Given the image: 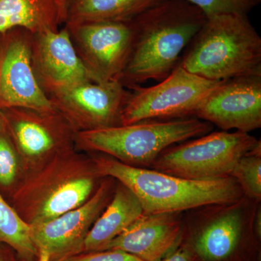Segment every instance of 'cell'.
Instances as JSON below:
<instances>
[{
  "mask_svg": "<svg viewBox=\"0 0 261 261\" xmlns=\"http://www.w3.org/2000/svg\"><path fill=\"white\" fill-rule=\"evenodd\" d=\"M206 19L186 0H163L134 19L132 49L119 82L133 89L149 80H164Z\"/></svg>",
  "mask_w": 261,
  "mask_h": 261,
  "instance_id": "1",
  "label": "cell"
},
{
  "mask_svg": "<svg viewBox=\"0 0 261 261\" xmlns=\"http://www.w3.org/2000/svg\"><path fill=\"white\" fill-rule=\"evenodd\" d=\"M96 174L118 180L140 200L145 214L181 213L240 200L243 192L231 176L191 180L112 159L95 160Z\"/></svg>",
  "mask_w": 261,
  "mask_h": 261,
  "instance_id": "2",
  "label": "cell"
},
{
  "mask_svg": "<svg viewBox=\"0 0 261 261\" xmlns=\"http://www.w3.org/2000/svg\"><path fill=\"white\" fill-rule=\"evenodd\" d=\"M178 65L216 82L261 75V38L247 15L208 17Z\"/></svg>",
  "mask_w": 261,
  "mask_h": 261,
  "instance_id": "3",
  "label": "cell"
},
{
  "mask_svg": "<svg viewBox=\"0 0 261 261\" xmlns=\"http://www.w3.org/2000/svg\"><path fill=\"white\" fill-rule=\"evenodd\" d=\"M212 130L208 122L190 117L80 130L75 139L81 147L102 152L125 164L151 167L165 149Z\"/></svg>",
  "mask_w": 261,
  "mask_h": 261,
  "instance_id": "4",
  "label": "cell"
},
{
  "mask_svg": "<svg viewBox=\"0 0 261 261\" xmlns=\"http://www.w3.org/2000/svg\"><path fill=\"white\" fill-rule=\"evenodd\" d=\"M260 145L249 133L210 132L165 149L151 167L186 179L228 177L239 161Z\"/></svg>",
  "mask_w": 261,
  "mask_h": 261,
  "instance_id": "5",
  "label": "cell"
},
{
  "mask_svg": "<svg viewBox=\"0 0 261 261\" xmlns=\"http://www.w3.org/2000/svg\"><path fill=\"white\" fill-rule=\"evenodd\" d=\"M252 202L244 196L235 202L207 206L197 221L184 229L181 241L197 261L247 260L256 238Z\"/></svg>",
  "mask_w": 261,
  "mask_h": 261,
  "instance_id": "6",
  "label": "cell"
},
{
  "mask_svg": "<svg viewBox=\"0 0 261 261\" xmlns=\"http://www.w3.org/2000/svg\"><path fill=\"white\" fill-rule=\"evenodd\" d=\"M221 82L193 74L178 65L159 84L133 88L122 113L121 125L195 116L202 99Z\"/></svg>",
  "mask_w": 261,
  "mask_h": 261,
  "instance_id": "7",
  "label": "cell"
},
{
  "mask_svg": "<svg viewBox=\"0 0 261 261\" xmlns=\"http://www.w3.org/2000/svg\"><path fill=\"white\" fill-rule=\"evenodd\" d=\"M65 27L94 82H119L132 49L133 20Z\"/></svg>",
  "mask_w": 261,
  "mask_h": 261,
  "instance_id": "8",
  "label": "cell"
},
{
  "mask_svg": "<svg viewBox=\"0 0 261 261\" xmlns=\"http://www.w3.org/2000/svg\"><path fill=\"white\" fill-rule=\"evenodd\" d=\"M32 35L23 29L0 34V109L56 110L34 73Z\"/></svg>",
  "mask_w": 261,
  "mask_h": 261,
  "instance_id": "9",
  "label": "cell"
},
{
  "mask_svg": "<svg viewBox=\"0 0 261 261\" xmlns=\"http://www.w3.org/2000/svg\"><path fill=\"white\" fill-rule=\"evenodd\" d=\"M130 95L121 82L113 81L84 82L48 97L66 120L86 130L121 125Z\"/></svg>",
  "mask_w": 261,
  "mask_h": 261,
  "instance_id": "10",
  "label": "cell"
},
{
  "mask_svg": "<svg viewBox=\"0 0 261 261\" xmlns=\"http://www.w3.org/2000/svg\"><path fill=\"white\" fill-rule=\"evenodd\" d=\"M195 116L223 130L249 133L261 127V75L223 81L199 105Z\"/></svg>",
  "mask_w": 261,
  "mask_h": 261,
  "instance_id": "11",
  "label": "cell"
},
{
  "mask_svg": "<svg viewBox=\"0 0 261 261\" xmlns=\"http://www.w3.org/2000/svg\"><path fill=\"white\" fill-rule=\"evenodd\" d=\"M32 63L38 82L48 97L78 84L94 82L66 27L58 32L33 34Z\"/></svg>",
  "mask_w": 261,
  "mask_h": 261,
  "instance_id": "12",
  "label": "cell"
},
{
  "mask_svg": "<svg viewBox=\"0 0 261 261\" xmlns=\"http://www.w3.org/2000/svg\"><path fill=\"white\" fill-rule=\"evenodd\" d=\"M111 185L104 181L94 195L74 210L56 219L31 225L38 250L50 254L51 261L80 252L84 238L110 200Z\"/></svg>",
  "mask_w": 261,
  "mask_h": 261,
  "instance_id": "13",
  "label": "cell"
},
{
  "mask_svg": "<svg viewBox=\"0 0 261 261\" xmlns=\"http://www.w3.org/2000/svg\"><path fill=\"white\" fill-rule=\"evenodd\" d=\"M57 110L24 108L0 109V120L13 143L29 157H39L68 147L69 130Z\"/></svg>",
  "mask_w": 261,
  "mask_h": 261,
  "instance_id": "14",
  "label": "cell"
},
{
  "mask_svg": "<svg viewBox=\"0 0 261 261\" xmlns=\"http://www.w3.org/2000/svg\"><path fill=\"white\" fill-rule=\"evenodd\" d=\"M179 214L144 213L99 251L121 250L144 261H161L181 242L184 226Z\"/></svg>",
  "mask_w": 261,
  "mask_h": 261,
  "instance_id": "15",
  "label": "cell"
},
{
  "mask_svg": "<svg viewBox=\"0 0 261 261\" xmlns=\"http://www.w3.org/2000/svg\"><path fill=\"white\" fill-rule=\"evenodd\" d=\"M143 214L140 200L129 189L121 184L106 210L89 229L78 253L102 250Z\"/></svg>",
  "mask_w": 261,
  "mask_h": 261,
  "instance_id": "16",
  "label": "cell"
},
{
  "mask_svg": "<svg viewBox=\"0 0 261 261\" xmlns=\"http://www.w3.org/2000/svg\"><path fill=\"white\" fill-rule=\"evenodd\" d=\"M63 23L58 0H0V34L13 29L32 34L58 32Z\"/></svg>",
  "mask_w": 261,
  "mask_h": 261,
  "instance_id": "17",
  "label": "cell"
},
{
  "mask_svg": "<svg viewBox=\"0 0 261 261\" xmlns=\"http://www.w3.org/2000/svg\"><path fill=\"white\" fill-rule=\"evenodd\" d=\"M163 0H73L65 27L99 22L132 21Z\"/></svg>",
  "mask_w": 261,
  "mask_h": 261,
  "instance_id": "18",
  "label": "cell"
},
{
  "mask_svg": "<svg viewBox=\"0 0 261 261\" xmlns=\"http://www.w3.org/2000/svg\"><path fill=\"white\" fill-rule=\"evenodd\" d=\"M94 187L93 178L79 176L65 180L46 195L29 224L44 222L74 210L88 200Z\"/></svg>",
  "mask_w": 261,
  "mask_h": 261,
  "instance_id": "19",
  "label": "cell"
},
{
  "mask_svg": "<svg viewBox=\"0 0 261 261\" xmlns=\"http://www.w3.org/2000/svg\"><path fill=\"white\" fill-rule=\"evenodd\" d=\"M0 244L13 249L21 261H34L39 250L33 242L31 225L0 195Z\"/></svg>",
  "mask_w": 261,
  "mask_h": 261,
  "instance_id": "20",
  "label": "cell"
},
{
  "mask_svg": "<svg viewBox=\"0 0 261 261\" xmlns=\"http://www.w3.org/2000/svg\"><path fill=\"white\" fill-rule=\"evenodd\" d=\"M240 185L243 195L253 202L261 199V145L237 163L231 174Z\"/></svg>",
  "mask_w": 261,
  "mask_h": 261,
  "instance_id": "21",
  "label": "cell"
},
{
  "mask_svg": "<svg viewBox=\"0 0 261 261\" xmlns=\"http://www.w3.org/2000/svg\"><path fill=\"white\" fill-rule=\"evenodd\" d=\"M1 121V120H0ZM18 173V160L15 145L0 122V195L11 194Z\"/></svg>",
  "mask_w": 261,
  "mask_h": 261,
  "instance_id": "22",
  "label": "cell"
},
{
  "mask_svg": "<svg viewBox=\"0 0 261 261\" xmlns=\"http://www.w3.org/2000/svg\"><path fill=\"white\" fill-rule=\"evenodd\" d=\"M203 12L207 18L222 14H243L258 4L260 0H186Z\"/></svg>",
  "mask_w": 261,
  "mask_h": 261,
  "instance_id": "23",
  "label": "cell"
},
{
  "mask_svg": "<svg viewBox=\"0 0 261 261\" xmlns=\"http://www.w3.org/2000/svg\"><path fill=\"white\" fill-rule=\"evenodd\" d=\"M53 261H144L139 257L121 251V250H108L102 251L80 252L74 255H68Z\"/></svg>",
  "mask_w": 261,
  "mask_h": 261,
  "instance_id": "24",
  "label": "cell"
},
{
  "mask_svg": "<svg viewBox=\"0 0 261 261\" xmlns=\"http://www.w3.org/2000/svg\"><path fill=\"white\" fill-rule=\"evenodd\" d=\"M161 261H197L190 247L181 240L177 247Z\"/></svg>",
  "mask_w": 261,
  "mask_h": 261,
  "instance_id": "25",
  "label": "cell"
},
{
  "mask_svg": "<svg viewBox=\"0 0 261 261\" xmlns=\"http://www.w3.org/2000/svg\"><path fill=\"white\" fill-rule=\"evenodd\" d=\"M0 261H21L13 249L0 244Z\"/></svg>",
  "mask_w": 261,
  "mask_h": 261,
  "instance_id": "26",
  "label": "cell"
},
{
  "mask_svg": "<svg viewBox=\"0 0 261 261\" xmlns=\"http://www.w3.org/2000/svg\"><path fill=\"white\" fill-rule=\"evenodd\" d=\"M253 231L257 240H260L261 238V211L260 207L255 209L253 216Z\"/></svg>",
  "mask_w": 261,
  "mask_h": 261,
  "instance_id": "27",
  "label": "cell"
},
{
  "mask_svg": "<svg viewBox=\"0 0 261 261\" xmlns=\"http://www.w3.org/2000/svg\"><path fill=\"white\" fill-rule=\"evenodd\" d=\"M37 261H51L50 254L44 249H39Z\"/></svg>",
  "mask_w": 261,
  "mask_h": 261,
  "instance_id": "28",
  "label": "cell"
},
{
  "mask_svg": "<svg viewBox=\"0 0 261 261\" xmlns=\"http://www.w3.org/2000/svg\"><path fill=\"white\" fill-rule=\"evenodd\" d=\"M59 1L60 5H61L62 11H63V15L65 19H66L67 12H68V8H69L70 3H72L73 0H58Z\"/></svg>",
  "mask_w": 261,
  "mask_h": 261,
  "instance_id": "29",
  "label": "cell"
},
{
  "mask_svg": "<svg viewBox=\"0 0 261 261\" xmlns=\"http://www.w3.org/2000/svg\"><path fill=\"white\" fill-rule=\"evenodd\" d=\"M0 122H1V121H0Z\"/></svg>",
  "mask_w": 261,
  "mask_h": 261,
  "instance_id": "30",
  "label": "cell"
}]
</instances>
